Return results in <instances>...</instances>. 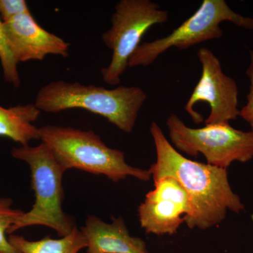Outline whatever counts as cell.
<instances>
[{"label":"cell","instance_id":"obj_15","mask_svg":"<svg viewBox=\"0 0 253 253\" xmlns=\"http://www.w3.org/2000/svg\"><path fill=\"white\" fill-rule=\"evenodd\" d=\"M0 63L2 68L3 76L6 83L19 87L21 79L18 71V63L15 60L6 39L4 25L0 18Z\"/></svg>","mask_w":253,"mask_h":253},{"label":"cell","instance_id":"obj_10","mask_svg":"<svg viewBox=\"0 0 253 253\" xmlns=\"http://www.w3.org/2000/svg\"><path fill=\"white\" fill-rule=\"evenodd\" d=\"M6 39L16 62L42 61L48 55L67 57L70 44L41 27L31 13L3 23Z\"/></svg>","mask_w":253,"mask_h":253},{"label":"cell","instance_id":"obj_4","mask_svg":"<svg viewBox=\"0 0 253 253\" xmlns=\"http://www.w3.org/2000/svg\"><path fill=\"white\" fill-rule=\"evenodd\" d=\"M11 154L13 158L29 166L36 201L28 212H23L16 219L9 235L28 226L38 225L54 229L61 237L71 234L76 224L62 207L64 199L62 181L66 170L58 162L49 146L43 142L36 146H20L13 148Z\"/></svg>","mask_w":253,"mask_h":253},{"label":"cell","instance_id":"obj_2","mask_svg":"<svg viewBox=\"0 0 253 253\" xmlns=\"http://www.w3.org/2000/svg\"><path fill=\"white\" fill-rule=\"evenodd\" d=\"M147 94L139 86H119L113 89L84 85L78 82H50L37 94L35 105L40 111L59 113L81 109L106 118L126 133L135 126L138 115Z\"/></svg>","mask_w":253,"mask_h":253},{"label":"cell","instance_id":"obj_8","mask_svg":"<svg viewBox=\"0 0 253 253\" xmlns=\"http://www.w3.org/2000/svg\"><path fill=\"white\" fill-rule=\"evenodd\" d=\"M202 67L201 76L184 110L196 124L204 122L202 115L195 111L200 101L208 103L211 113L205 124L229 123L239 117V88L235 80L223 71L220 61L207 47L199 49L197 54Z\"/></svg>","mask_w":253,"mask_h":253},{"label":"cell","instance_id":"obj_5","mask_svg":"<svg viewBox=\"0 0 253 253\" xmlns=\"http://www.w3.org/2000/svg\"><path fill=\"white\" fill-rule=\"evenodd\" d=\"M225 21L253 30V18L235 12L224 0H204L192 16L168 36L141 43L129 58L128 67H147L171 48L187 49L204 42L219 39L223 36L220 24Z\"/></svg>","mask_w":253,"mask_h":253},{"label":"cell","instance_id":"obj_16","mask_svg":"<svg viewBox=\"0 0 253 253\" xmlns=\"http://www.w3.org/2000/svg\"><path fill=\"white\" fill-rule=\"evenodd\" d=\"M30 12L25 0H0V18L3 23Z\"/></svg>","mask_w":253,"mask_h":253},{"label":"cell","instance_id":"obj_7","mask_svg":"<svg viewBox=\"0 0 253 253\" xmlns=\"http://www.w3.org/2000/svg\"><path fill=\"white\" fill-rule=\"evenodd\" d=\"M169 13L151 0H121L115 6L110 29L102 35L105 45L112 51L111 62L101 72L109 85H118L128 67L131 54L141 44L148 30L167 22Z\"/></svg>","mask_w":253,"mask_h":253},{"label":"cell","instance_id":"obj_3","mask_svg":"<svg viewBox=\"0 0 253 253\" xmlns=\"http://www.w3.org/2000/svg\"><path fill=\"white\" fill-rule=\"evenodd\" d=\"M39 129L42 142L49 146L66 170L77 169L102 174L114 182L127 176L144 181L151 178L148 169L129 166L124 152L109 147L94 131L58 126H42Z\"/></svg>","mask_w":253,"mask_h":253},{"label":"cell","instance_id":"obj_17","mask_svg":"<svg viewBox=\"0 0 253 253\" xmlns=\"http://www.w3.org/2000/svg\"><path fill=\"white\" fill-rule=\"evenodd\" d=\"M250 64L246 70V74L250 80V89L247 95V102L240 110L239 116L249 123L253 132V51H250Z\"/></svg>","mask_w":253,"mask_h":253},{"label":"cell","instance_id":"obj_11","mask_svg":"<svg viewBox=\"0 0 253 253\" xmlns=\"http://www.w3.org/2000/svg\"><path fill=\"white\" fill-rule=\"evenodd\" d=\"M81 231L86 253H149L142 239L130 235L122 217H113L111 223H106L89 215Z\"/></svg>","mask_w":253,"mask_h":253},{"label":"cell","instance_id":"obj_13","mask_svg":"<svg viewBox=\"0 0 253 253\" xmlns=\"http://www.w3.org/2000/svg\"><path fill=\"white\" fill-rule=\"evenodd\" d=\"M8 239L18 253H78L86 248L85 239L76 226L71 234L59 239L48 236L38 241H29L14 234L8 236Z\"/></svg>","mask_w":253,"mask_h":253},{"label":"cell","instance_id":"obj_6","mask_svg":"<svg viewBox=\"0 0 253 253\" xmlns=\"http://www.w3.org/2000/svg\"><path fill=\"white\" fill-rule=\"evenodd\" d=\"M172 146L191 156L203 154L207 164L226 169L234 162L253 158V132L236 129L229 123L191 128L175 113L166 121Z\"/></svg>","mask_w":253,"mask_h":253},{"label":"cell","instance_id":"obj_9","mask_svg":"<svg viewBox=\"0 0 253 253\" xmlns=\"http://www.w3.org/2000/svg\"><path fill=\"white\" fill-rule=\"evenodd\" d=\"M191 211L189 195L172 176L154 180V189L138 208L141 228L146 234L172 235L185 222Z\"/></svg>","mask_w":253,"mask_h":253},{"label":"cell","instance_id":"obj_12","mask_svg":"<svg viewBox=\"0 0 253 253\" xmlns=\"http://www.w3.org/2000/svg\"><path fill=\"white\" fill-rule=\"evenodd\" d=\"M41 111L35 104L6 108L0 106V136L28 146L32 140L41 139L39 128L33 125Z\"/></svg>","mask_w":253,"mask_h":253},{"label":"cell","instance_id":"obj_14","mask_svg":"<svg viewBox=\"0 0 253 253\" xmlns=\"http://www.w3.org/2000/svg\"><path fill=\"white\" fill-rule=\"evenodd\" d=\"M12 200L0 199V253H18L10 244L7 235L23 211L12 208Z\"/></svg>","mask_w":253,"mask_h":253},{"label":"cell","instance_id":"obj_1","mask_svg":"<svg viewBox=\"0 0 253 253\" xmlns=\"http://www.w3.org/2000/svg\"><path fill=\"white\" fill-rule=\"evenodd\" d=\"M150 131L156 147V161L148 170L154 180L172 176L186 190L191 202V211L185 217L188 227L206 230L220 224L228 211H244V204L231 189L227 169L182 156L156 122L151 123Z\"/></svg>","mask_w":253,"mask_h":253}]
</instances>
